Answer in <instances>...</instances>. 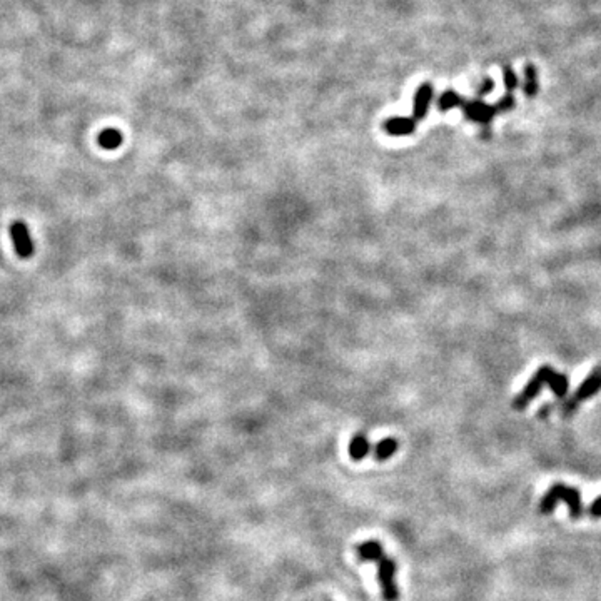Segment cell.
Segmentation results:
<instances>
[{
	"label": "cell",
	"instance_id": "6da1fadb",
	"mask_svg": "<svg viewBox=\"0 0 601 601\" xmlns=\"http://www.w3.org/2000/svg\"><path fill=\"white\" fill-rule=\"evenodd\" d=\"M545 384H548L556 398H565L568 387H570V381H568L565 374L558 373V371H554L551 366H541L540 369L533 374V378L529 379L528 384H526L524 390L513 401V408H515L516 411H523L534 399V396L540 394V391L543 390Z\"/></svg>",
	"mask_w": 601,
	"mask_h": 601
},
{
	"label": "cell",
	"instance_id": "7a4b0ae2",
	"mask_svg": "<svg viewBox=\"0 0 601 601\" xmlns=\"http://www.w3.org/2000/svg\"><path fill=\"white\" fill-rule=\"evenodd\" d=\"M559 501H563V503L568 504L571 520H579V518H582L583 508H582V496H579V491L575 490V488L565 486V484H559V483L553 484V486L546 491V495L543 496L540 504L541 513H545V515L546 513H551Z\"/></svg>",
	"mask_w": 601,
	"mask_h": 601
},
{
	"label": "cell",
	"instance_id": "3957f363",
	"mask_svg": "<svg viewBox=\"0 0 601 601\" xmlns=\"http://www.w3.org/2000/svg\"><path fill=\"white\" fill-rule=\"evenodd\" d=\"M600 391H601V364L596 366L590 373V376L579 384V387L576 390L573 398L563 404V415H565V417H570L571 415H575L576 408H578L579 403H583L584 399L593 398V396Z\"/></svg>",
	"mask_w": 601,
	"mask_h": 601
},
{
	"label": "cell",
	"instance_id": "277c9868",
	"mask_svg": "<svg viewBox=\"0 0 601 601\" xmlns=\"http://www.w3.org/2000/svg\"><path fill=\"white\" fill-rule=\"evenodd\" d=\"M374 563H378L379 566V583H381V588H383L384 601H398L399 591L394 582V575H396L394 559L381 553L374 559Z\"/></svg>",
	"mask_w": 601,
	"mask_h": 601
},
{
	"label": "cell",
	"instance_id": "5b68a950",
	"mask_svg": "<svg viewBox=\"0 0 601 601\" xmlns=\"http://www.w3.org/2000/svg\"><path fill=\"white\" fill-rule=\"evenodd\" d=\"M461 109L463 112H465L466 119L473 120V122H478V124H488L492 117L499 114L496 106H488V104H483L479 99L467 100V102L466 100H463Z\"/></svg>",
	"mask_w": 601,
	"mask_h": 601
},
{
	"label": "cell",
	"instance_id": "8992f818",
	"mask_svg": "<svg viewBox=\"0 0 601 601\" xmlns=\"http://www.w3.org/2000/svg\"><path fill=\"white\" fill-rule=\"evenodd\" d=\"M10 236L12 241H14L17 254L22 259L31 257L33 254V242L27 225L24 223H14L10 225Z\"/></svg>",
	"mask_w": 601,
	"mask_h": 601
},
{
	"label": "cell",
	"instance_id": "52a82bcc",
	"mask_svg": "<svg viewBox=\"0 0 601 601\" xmlns=\"http://www.w3.org/2000/svg\"><path fill=\"white\" fill-rule=\"evenodd\" d=\"M417 120L412 117H390L384 120L383 129L392 137H408L416 131Z\"/></svg>",
	"mask_w": 601,
	"mask_h": 601
},
{
	"label": "cell",
	"instance_id": "ba28073f",
	"mask_svg": "<svg viewBox=\"0 0 601 601\" xmlns=\"http://www.w3.org/2000/svg\"><path fill=\"white\" fill-rule=\"evenodd\" d=\"M433 94L434 90L431 83H421V86L417 87L415 100H412V119L415 120L424 119L429 111V104H431L433 100Z\"/></svg>",
	"mask_w": 601,
	"mask_h": 601
},
{
	"label": "cell",
	"instance_id": "9c48e42d",
	"mask_svg": "<svg viewBox=\"0 0 601 601\" xmlns=\"http://www.w3.org/2000/svg\"><path fill=\"white\" fill-rule=\"evenodd\" d=\"M367 453H369V441L364 434H356L349 442V456L354 461H361L367 456Z\"/></svg>",
	"mask_w": 601,
	"mask_h": 601
},
{
	"label": "cell",
	"instance_id": "30bf717a",
	"mask_svg": "<svg viewBox=\"0 0 601 601\" xmlns=\"http://www.w3.org/2000/svg\"><path fill=\"white\" fill-rule=\"evenodd\" d=\"M122 141H124L122 132L117 131V129H106V131L100 132V136H99L100 147H104L107 150L117 149L120 144H122Z\"/></svg>",
	"mask_w": 601,
	"mask_h": 601
},
{
	"label": "cell",
	"instance_id": "8fae6325",
	"mask_svg": "<svg viewBox=\"0 0 601 601\" xmlns=\"http://www.w3.org/2000/svg\"><path fill=\"white\" fill-rule=\"evenodd\" d=\"M396 449H398V441L394 438H384L376 444L374 456L378 461H386L396 453Z\"/></svg>",
	"mask_w": 601,
	"mask_h": 601
},
{
	"label": "cell",
	"instance_id": "7c38bea8",
	"mask_svg": "<svg viewBox=\"0 0 601 601\" xmlns=\"http://www.w3.org/2000/svg\"><path fill=\"white\" fill-rule=\"evenodd\" d=\"M383 553V546L378 541H366L358 546L359 558L366 559V561H374L379 554Z\"/></svg>",
	"mask_w": 601,
	"mask_h": 601
},
{
	"label": "cell",
	"instance_id": "4fadbf2b",
	"mask_svg": "<svg viewBox=\"0 0 601 601\" xmlns=\"http://www.w3.org/2000/svg\"><path fill=\"white\" fill-rule=\"evenodd\" d=\"M461 104H463V99L458 92L446 90L440 97V100H438V109H440L441 112H448L451 109L461 106Z\"/></svg>",
	"mask_w": 601,
	"mask_h": 601
},
{
	"label": "cell",
	"instance_id": "5bb4252c",
	"mask_svg": "<svg viewBox=\"0 0 601 601\" xmlns=\"http://www.w3.org/2000/svg\"><path fill=\"white\" fill-rule=\"evenodd\" d=\"M538 90V82H536V70L531 65L526 67V83H524V92L528 97H533Z\"/></svg>",
	"mask_w": 601,
	"mask_h": 601
},
{
	"label": "cell",
	"instance_id": "9a60e30c",
	"mask_svg": "<svg viewBox=\"0 0 601 601\" xmlns=\"http://www.w3.org/2000/svg\"><path fill=\"white\" fill-rule=\"evenodd\" d=\"M503 74H504V86H506L508 92H511V90L515 89V87L518 86V82H516V75H515V72H513L511 67H509V65L504 67V69H503Z\"/></svg>",
	"mask_w": 601,
	"mask_h": 601
},
{
	"label": "cell",
	"instance_id": "2e32d148",
	"mask_svg": "<svg viewBox=\"0 0 601 601\" xmlns=\"http://www.w3.org/2000/svg\"><path fill=\"white\" fill-rule=\"evenodd\" d=\"M491 90H492V81L491 79H486V81L483 82V86L478 89V99H481L483 95L490 94Z\"/></svg>",
	"mask_w": 601,
	"mask_h": 601
},
{
	"label": "cell",
	"instance_id": "e0dca14e",
	"mask_svg": "<svg viewBox=\"0 0 601 601\" xmlns=\"http://www.w3.org/2000/svg\"><path fill=\"white\" fill-rule=\"evenodd\" d=\"M590 515L593 518H601V496L593 501V504L590 506Z\"/></svg>",
	"mask_w": 601,
	"mask_h": 601
}]
</instances>
